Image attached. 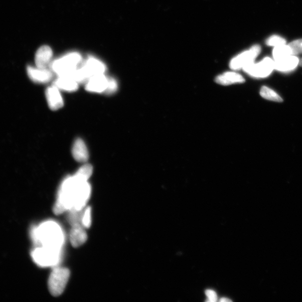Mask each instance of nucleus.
<instances>
[{
  "mask_svg": "<svg viewBox=\"0 0 302 302\" xmlns=\"http://www.w3.org/2000/svg\"><path fill=\"white\" fill-rule=\"evenodd\" d=\"M91 194L88 181H83L74 175L63 181L60 186L57 201L53 211L59 215L70 209L80 211L85 206Z\"/></svg>",
  "mask_w": 302,
  "mask_h": 302,
  "instance_id": "f257e3e1",
  "label": "nucleus"
},
{
  "mask_svg": "<svg viewBox=\"0 0 302 302\" xmlns=\"http://www.w3.org/2000/svg\"><path fill=\"white\" fill-rule=\"evenodd\" d=\"M34 237L41 247L60 250L63 244V236L58 225L48 221L40 225L34 232Z\"/></svg>",
  "mask_w": 302,
  "mask_h": 302,
  "instance_id": "f03ea898",
  "label": "nucleus"
},
{
  "mask_svg": "<svg viewBox=\"0 0 302 302\" xmlns=\"http://www.w3.org/2000/svg\"><path fill=\"white\" fill-rule=\"evenodd\" d=\"M82 61V56L78 53L68 54L61 58L51 63V68L58 76H69L77 69Z\"/></svg>",
  "mask_w": 302,
  "mask_h": 302,
  "instance_id": "7ed1b4c3",
  "label": "nucleus"
},
{
  "mask_svg": "<svg viewBox=\"0 0 302 302\" xmlns=\"http://www.w3.org/2000/svg\"><path fill=\"white\" fill-rule=\"evenodd\" d=\"M70 276L69 269L58 267L53 270L48 279V288L52 296L58 297L62 295Z\"/></svg>",
  "mask_w": 302,
  "mask_h": 302,
  "instance_id": "20e7f679",
  "label": "nucleus"
},
{
  "mask_svg": "<svg viewBox=\"0 0 302 302\" xmlns=\"http://www.w3.org/2000/svg\"><path fill=\"white\" fill-rule=\"evenodd\" d=\"M58 249L41 247L32 253V257L38 265L41 267H50L58 263L59 257Z\"/></svg>",
  "mask_w": 302,
  "mask_h": 302,
  "instance_id": "39448f33",
  "label": "nucleus"
},
{
  "mask_svg": "<svg viewBox=\"0 0 302 302\" xmlns=\"http://www.w3.org/2000/svg\"><path fill=\"white\" fill-rule=\"evenodd\" d=\"M244 71L247 74L256 78L268 77L275 70V60L271 58H265L258 63L253 62L245 67Z\"/></svg>",
  "mask_w": 302,
  "mask_h": 302,
  "instance_id": "423d86ee",
  "label": "nucleus"
},
{
  "mask_svg": "<svg viewBox=\"0 0 302 302\" xmlns=\"http://www.w3.org/2000/svg\"><path fill=\"white\" fill-rule=\"evenodd\" d=\"M261 47L259 45L252 46L250 49L233 58L230 62V68L233 70L244 69L245 67L255 62V59L261 52Z\"/></svg>",
  "mask_w": 302,
  "mask_h": 302,
  "instance_id": "0eeeda50",
  "label": "nucleus"
},
{
  "mask_svg": "<svg viewBox=\"0 0 302 302\" xmlns=\"http://www.w3.org/2000/svg\"><path fill=\"white\" fill-rule=\"evenodd\" d=\"M27 72L28 77L32 82L37 83H46L51 82L52 74L47 68L27 66Z\"/></svg>",
  "mask_w": 302,
  "mask_h": 302,
  "instance_id": "6e6552de",
  "label": "nucleus"
},
{
  "mask_svg": "<svg viewBox=\"0 0 302 302\" xmlns=\"http://www.w3.org/2000/svg\"><path fill=\"white\" fill-rule=\"evenodd\" d=\"M46 96L48 106L51 110H57L63 106V99L60 90L54 84L48 87Z\"/></svg>",
  "mask_w": 302,
  "mask_h": 302,
  "instance_id": "1a4fd4ad",
  "label": "nucleus"
},
{
  "mask_svg": "<svg viewBox=\"0 0 302 302\" xmlns=\"http://www.w3.org/2000/svg\"><path fill=\"white\" fill-rule=\"evenodd\" d=\"M82 68L88 80L94 76L104 74L106 71V65L100 60L94 58L88 59Z\"/></svg>",
  "mask_w": 302,
  "mask_h": 302,
  "instance_id": "9d476101",
  "label": "nucleus"
},
{
  "mask_svg": "<svg viewBox=\"0 0 302 302\" xmlns=\"http://www.w3.org/2000/svg\"><path fill=\"white\" fill-rule=\"evenodd\" d=\"M109 78L104 74L96 75L87 81L86 89L91 92L103 93L106 92L108 87Z\"/></svg>",
  "mask_w": 302,
  "mask_h": 302,
  "instance_id": "9b49d317",
  "label": "nucleus"
},
{
  "mask_svg": "<svg viewBox=\"0 0 302 302\" xmlns=\"http://www.w3.org/2000/svg\"><path fill=\"white\" fill-rule=\"evenodd\" d=\"M71 244L74 247H80L86 243L87 240V233L83 225L79 223H74L70 233Z\"/></svg>",
  "mask_w": 302,
  "mask_h": 302,
  "instance_id": "f8f14e48",
  "label": "nucleus"
},
{
  "mask_svg": "<svg viewBox=\"0 0 302 302\" xmlns=\"http://www.w3.org/2000/svg\"><path fill=\"white\" fill-rule=\"evenodd\" d=\"M275 60V70L283 72H288L296 69L299 65L300 60L296 55H291Z\"/></svg>",
  "mask_w": 302,
  "mask_h": 302,
  "instance_id": "ddd939ff",
  "label": "nucleus"
},
{
  "mask_svg": "<svg viewBox=\"0 0 302 302\" xmlns=\"http://www.w3.org/2000/svg\"><path fill=\"white\" fill-rule=\"evenodd\" d=\"M52 55L53 52L49 46H43L40 47L35 56L36 66L47 68L51 64Z\"/></svg>",
  "mask_w": 302,
  "mask_h": 302,
  "instance_id": "4468645a",
  "label": "nucleus"
},
{
  "mask_svg": "<svg viewBox=\"0 0 302 302\" xmlns=\"http://www.w3.org/2000/svg\"><path fill=\"white\" fill-rule=\"evenodd\" d=\"M72 153L74 159L80 163H86L89 156L85 143L80 138L75 141Z\"/></svg>",
  "mask_w": 302,
  "mask_h": 302,
  "instance_id": "2eb2a0df",
  "label": "nucleus"
},
{
  "mask_svg": "<svg viewBox=\"0 0 302 302\" xmlns=\"http://www.w3.org/2000/svg\"><path fill=\"white\" fill-rule=\"evenodd\" d=\"M79 84L76 81L70 76H59L54 83L55 86L60 90L74 92L78 90Z\"/></svg>",
  "mask_w": 302,
  "mask_h": 302,
  "instance_id": "dca6fc26",
  "label": "nucleus"
},
{
  "mask_svg": "<svg viewBox=\"0 0 302 302\" xmlns=\"http://www.w3.org/2000/svg\"><path fill=\"white\" fill-rule=\"evenodd\" d=\"M217 83L221 85L228 86L235 83H240L245 82L243 76L235 72H227L220 75L216 79Z\"/></svg>",
  "mask_w": 302,
  "mask_h": 302,
  "instance_id": "f3484780",
  "label": "nucleus"
},
{
  "mask_svg": "<svg viewBox=\"0 0 302 302\" xmlns=\"http://www.w3.org/2000/svg\"><path fill=\"white\" fill-rule=\"evenodd\" d=\"M260 93L261 97L265 99L278 103L283 102V99L280 97L279 95L268 87L264 86L262 87Z\"/></svg>",
  "mask_w": 302,
  "mask_h": 302,
  "instance_id": "a211bd4d",
  "label": "nucleus"
},
{
  "mask_svg": "<svg viewBox=\"0 0 302 302\" xmlns=\"http://www.w3.org/2000/svg\"><path fill=\"white\" fill-rule=\"evenodd\" d=\"M273 55L274 60L283 58L287 56L292 55L291 48L287 44L276 47L274 48Z\"/></svg>",
  "mask_w": 302,
  "mask_h": 302,
  "instance_id": "6ab92c4d",
  "label": "nucleus"
},
{
  "mask_svg": "<svg viewBox=\"0 0 302 302\" xmlns=\"http://www.w3.org/2000/svg\"><path fill=\"white\" fill-rule=\"evenodd\" d=\"M92 172L93 168L91 165L87 164L81 167L74 175L80 180L88 181L92 175Z\"/></svg>",
  "mask_w": 302,
  "mask_h": 302,
  "instance_id": "aec40b11",
  "label": "nucleus"
},
{
  "mask_svg": "<svg viewBox=\"0 0 302 302\" xmlns=\"http://www.w3.org/2000/svg\"><path fill=\"white\" fill-rule=\"evenodd\" d=\"M266 43L269 46L276 47L286 44V40L279 35H273L268 39Z\"/></svg>",
  "mask_w": 302,
  "mask_h": 302,
  "instance_id": "412c9836",
  "label": "nucleus"
},
{
  "mask_svg": "<svg viewBox=\"0 0 302 302\" xmlns=\"http://www.w3.org/2000/svg\"><path fill=\"white\" fill-rule=\"evenodd\" d=\"M288 45L291 48L292 55L302 54V39L294 40Z\"/></svg>",
  "mask_w": 302,
  "mask_h": 302,
  "instance_id": "4be33fe9",
  "label": "nucleus"
},
{
  "mask_svg": "<svg viewBox=\"0 0 302 302\" xmlns=\"http://www.w3.org/2000/svg\"><path fill=\"white\" fill-rule=\"evenodd\" d=\"M118 88V82L114 79L109 78L107 90L105 93L108 95L113 94L117 91Z\"/></svg>",
  "mask_w": 302,
  "mask_h": 302,
  "instance_id": "5701e85b",
  "label": "nucleus"
},
{
  "mask_svg": "<svg viewBox=\"0 0 302 302\" xmlns=\"http://www.w3.org/2000/svg\"><path fill=\"white\" fill-rule=\"evenodd\" d=\"M82 223L84 228H88L91 226V208L90 207L87 208L84 212L82 217Z\"/></svg>",
  "mask_w": 302,
  "mask_h": 302,
  "instance_id": "b1692460",
  "label": "nucleus"
},
{
  "mask_svg": "<svg viewBox=\"0 0 302 302\" xmlns=\"http://www.w3.org/2000/svg\"><path fill=\"white\" fill-rule=\"evenodd\" d=\"M205 295H206L208 302H215L217 301V295L216 292L213 291V290L207 289L206 291H205Z\"/></svg>",
  "mask_w": 302,
  "mask_h": 302,
  "instance_id": "393cba45",
  "label": "nucleus"
},
{
  "mask_svg": "<svg viewBox=\"0 0 302 302\" xmlns=\"http://www.w3.org/2000/svg\"><path fill=\"white\" fill-rule=\"evenodd\" d=\"M231 301H232L231 300L226 299V298H222V299H221L220 300V302H231Z\"/></svg>",
  "mask_w": 302,
  "mask_h": 302,
  "instance_id": "a878e982",
  "label": "nucleus"
},
{
  "mask_svg": "<svg viewBox=\"0 0 302 302\" xmlns=\"http://www.w3.org/2000/svg\"><path fill=\"white\" fill-rule=\"evenodd\" d=\"M299 65L302 67V58L300 60Z\"/></svg>",
  "mask_w": 302,
  "mask_h": 302,
  "instance_id": "bb28decb",
  "label": "nucleus"
}]
</instances>
